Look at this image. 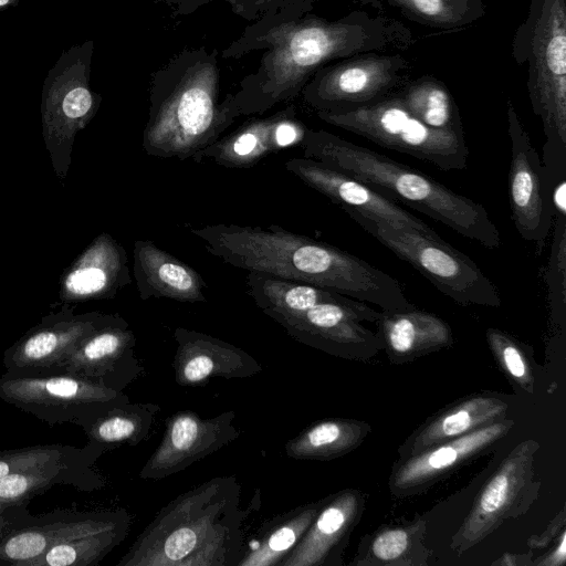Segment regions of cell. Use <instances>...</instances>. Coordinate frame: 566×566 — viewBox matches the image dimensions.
Masks as SVG:
<instances>
[{"label":"cell","mask_w":566,"mask_h":566,"mask_svg":"<svg viewBox=\"0 0 566 566\" xmlns=\"http://www.w3.org/2000/svg\"><path fill=\"white\" fill-rule=\"evenodd\" d=\"M87 448L78 450L70 446H34L0 451V479L32 468L83 459Z\"/></svg>","instance_id":"obj_37"},{"label":"cell","mask_w":566,"mask_h":566,"mask_svg":"<svg viewBox=\"0 0 566 566\" xmlns=\"http://www.w3.org/2000/svg\"><path fill=\"white\" fill-rule=\"evenodd\" d=\"M25 504L27 503L14 505L3 513H0V539L11 531L29 524L27 523L29 521L27 520L28 512L24 507Z\"/></svg>","instance_id":"obj_42"},{"label":"cell","mask_w":566,"mask_h":566,"mask_svg":"<svg viewBox=\"0 0 566 566\" xmlns=\"http://www.w3.org/2000/svg\"><path fill=\"white\" fill-rule=\"evenodd\" d=\"M177 350L172 367L180 386H197L213 377L247 378L262 371L261 365L247 352L211 335L177 327Z\"/></svg>","instance_id":"obj_22"},{"label":"cell","mask_w":566,"mask_h":566,"mask_svg":"<svg viewBox=\"0 0 566 566\" xmlns=\"http://www.w3.org/2000/svg\"><path fill=\"white\" fill-rule=\"evenodd\" d=\"M14 505H19V504H6V503L0 502V513H3L4 511L13 507Z\"/></svg>","instance_id":"obj_45"},{"label":"cell","mask_w":566,"mask_h":566,"mask_svg":"<svg viewBox=\"0 0 566 566\" xmlns=\"http://www.w3.org/2000/svg\"><path fill=\"white\" fill-rule=\"evenodd\" d=\"M92 40L64 51L49 71L42 88L41 115L45 148L53 169L64 180L76 134L96 115L102 96L90 87Z\"/></svg>","instance_id":"obj_9"},{"label":"cell","mask_w":566,"mask_h":566,"mask_svg":"<svg viewBox=\"0 0 566 566\" xmlns=\"http://www.w3.org/2000/svg\"><path fill=\"white\" fill-rule=\"evenodd\" d=\"M427 521L386 524L364 536L352 566H427L430 551L424 545Z\"/></svg>","instance_id":"obj_27"},{"label":"cell","mask_w":566,"mask_h":566,"mask_svg":"<svg viewBox=\"0 0 566 566\" xmlns=\"http://www.w3.org/2000/svg\"><path fill=\"white\" fill-rule=\"evenodd\" d=\"M124 525L62 542L39 557L22 562L18 566L96 565L122 541L126 532Z\"/></svg>","instance_id":"obj_34"},{"label":"cell","mask_w":566,"mask_h":566,"mask_svg":"<svg viewBox=\"0 0 566 566\" xmlns=\"http://www.w3.org/2000/svg\"><path fill=\"white\" fill-rule=\"evenodd\" d=\"M117 314L90 312L74 314L65 304L44 316L4 352L7 371H49L56 368L70 352L94 331L119 321Z\"/></svg>","instance_id":"obj_16"},{"label":"cell","mask_w":566,"mask_h":566,"mask_svg":"<svg viewBox=\"0 0 566 566\" xmlns=\"http://www.w3.org/2000/svg\"><path fill=\"white\" fill-rule=\"evenodd\" d=\"M380 314L381 311L364 302L339 294L335 298L270 317L305 345L346 359L368 360L384 346L378 333L361 323H376Z\"/></svg>","instance_id":"obj_12"},{"label":"cell","mask_w":566,"mask_h":566,"mask_svg":"<svg viewBox=\"0 0 566 566\" xmlns=\"http://www.w3.org/2000/svg\"><path fill=\"white\" fill-rule=\"evenodd\" d=\"M510 403L502 396L482 391L462 397L429 417L398 448V458L469 434L506 418Z\"/></svg>","instance_id":"obj_23"},{"label":"cell","mask_w":566,"mask_h":566,"mask_svg":"<svg viewBox=\"0 0 566 566\" xmlns=\"http://www.w3.org/2000/svg\"><path fill=\"white\" fill-rule=\"evenodd\" d=\"M115 513H53L52 520L29 523L0 539V564L18 566L62 542L126 524Z\"/></svg>","instance_id":"obj_24"},{"label":"cell","mask_w":566,"mask_h":566,"mask_svg":"<svg viewBox=\"0 0 566 566\" xmlns=\"http://www.w3.org/2000/svg\"><path fill=\"white\" fill-rule=\"evenodd\" d=\"M371 431V426L350 418H329L313 422L290 439L285 453L297 460L331 461L357 449Z\"/></svg>","instance_id":"obj_29"},{"label":"cell","mask_w":566,"mask_h":566,"mask_svg":"<svg viewBox=\"0 0 566 566\" xmlns=\"http://www.w3.org/2000/svg\"><path fill=\"white\" fill-rule=\"evenodd\" d=\"M566 512L565 506L549 521L547 527L538 535H533L527 539V546L531 551L545 549L549 547L558 535L565 530Z\"/></svg>","instance_id":"obj_40"},{"label":"cell","mask_w":566,"mask_h":566,"mask_svg":"<svg viewBox=\"0 0 566 566\" xmlns=\"http://www.w3.org/2000/svg\"><path fill=\"white\" fill-rule=\"evenodd\" d=\"M307 126L297 118L294 105L264 118H253L232 133L196 153L191 159H210L227 168H250L261 159L302 145Z\"/></svg>","instance_id":"obj_19"},{"label":"cell","mask_w":566,"mask_h":566,"mask_svg":"<svg viewBox=\"0 0 566 566\" xmlns=\"http://www.w3.org/2000/svg\"><path fill=\"white\" fill-rule=\"evenodd\" d=\"M410 72L398 52H369L318 69L301 95L315 112H331L371 104L395 92Z\"/></svg>","instance_id":"obj_13"},{"label":"cell","mask_w":566,"mask_h":566,"mask_svg":"<svg viewBox=\"0 0 566 566\" xmlns=\"http://www.w3.org/2000/svg\"><path fill=\"white\" fill-rule=\"evenodd\" d=\"M234 411L201 418L193 411H179L166 420L160 444L139 472L145 480H161L185 470L196 461L234 441L239 431Z\"/></svg>","instance_id":"obj_17"},{"label":"cell","mask_w":566,"mask_h":566,"mask_svg":"<svg viewBox=\"0 0 566 566\" xmlns=\"http://www.w3.org/2000/svg\"><path fill=\"white\" fill-rule=\"evenodd\" d=\"M511 55L525 69L544 146L566 148V0H531L514 32Z\"/></svg>","instance_id":"obj_6"},{"label":"cell","mask_w":566,"mask_h":566,"mask_svg":"<svg viewBox=\"0 0 566 566\" xmlns=\"http://www.w3.org/2000/svg\"><path fill=\"white\" fill-rule=\"evenodd\" d=\"M553 224L546 282L552 307L564 310L566 303V214L554 216Z\"/></svg>","instance_id":"obj_38"},{"label":"cell","mask_w":566,"mask_h":566,"mask_svg":"<svg viewBox=\"0 0 566 566\" xmlns=\"http://www.w3.org/2000/svg\"><path fill=\"white\" fill-rule=\"evenodd\" d=\"M157 409L153 405L124 402L105 411L84 431L93 446L137 444L148 433Z\"/></svg>","instance_id":"obj_33"},{"label":"cell","mask_w":566,"mask_h":566,"mask_svg":"<svg viewBox=\"0 0 566 566\" xmlns=\"http://www.w3.org/2000/svg\"><path fill=\"white\" fill-rule=\"evenodd\" d=\"M533 551L525 554H504L491 565L497 566H527L532 565Z\"/></svg>","instance_id":"obj_43"},{"label":"cell","mask_w":566,"mask_h":566,"mask_svg":"<svg viewBox=\"0 0 566 566\" xmlns=\"http://www.w3.org/2000/svg\"><path fill=\"white\" fill-rule=\"evenodd\" d=\"M285 168L342 209H352L396 227L411 228L428 237L441 238L426 222L369 185L323 163L306 157H295L285 163Z\"/></svg>","instance_id":"obj_18"},{"label":"cell","mask_w":566,"mask_h":566,"mask_svg":"<svg viewBox=\"0 0 566 566\" xmlns=\"http://www.w3.org/2000/svg\"><path fill=\"white\" fill-rule=\"evenodd\" d=\"M303 157L347 174L488 249L501 245L486 208L432 177L324 129L307 128Z\"/></svg>","instance_id":"obj_5"},{"label":"cell","mask_w":566,"mask_h":566,"mask_svg":"<svg viewBox=\"0 0 566 566\" xmlns=\"http://www.w3.org/2000/svg\"><path fill=\"white\" fill-rule=\"evenodd\" d=\"M316 115L329 125L428 161L443 171L468 167L470 151L464 134L427 126L407 109L398 92L371 104Z\"/></svg>","instance_id":"obj_7"},{"label":"cell","mask_w":566,"mask_h":566,"mask_svg":"<svg viewBox=\"0 0 566 566\" xmlns=\"http://www.w3.org/2000/svg\"><path fill=\"white\" fill-rule=\"evenodd\" d=\"M539 447L536 440L526 439L501 461L451 537L450 547L453 552L462 554L469 551L504 522L528 512L539 496L541 480L534 467Z\"/></svg>","instance_id":"obj_11"},{"label":"cell","mask_w":566,"mask_h":566,"mask_svg":"<svg viewBox=\"0 0 566 566\" xmlns=\"http://www.w3.org/2000/svg\"><path fill=\"white\" fill-rule=\"evenodd\" d=\"M514 423L513 419L505 418L463 437L397 459L388 481L390 493L396 497H407L426 491L454 470L488 452L509 434Z\"/></svg>","instance_id":"obj_15"},{"label":"cell","mask_w":566,"mask_h":566,"mask_svg":"<svg viewBox=\"0 0 566 566\" xmlns=\"http://www.w3.org/2000/svg\"><path fill=\"white\" fill-rule=\"evenodd\" d=\"M241 486L212 478L165 505L117 566H231L243 554Z\"/></svg>","instance_id":"obj_3"},{"label":"cell","mask_w":566,"mask_h":566,"mask_svg":"<svg viewBox=\"0 0 566 566\" xmlns=\"http://www.w3.org/2000/svg\"><path fill=\"white\" fill-rule=\"evenodd\" d=\"M485 336L494 359L512 384L533 394L535 373L532 348L499 328H488Z\"/></svg>","instance_id":"obj_36"},{"label":"cell","mask_w":566,"mask_h":566,"mask_svg":"<svg viewBox=\"0 0 566 566\" xmlns=\"http://www.w3.org/2000/svg\"><path fill=\"white\" fill-rule=\"evenodd\" d=\"M130 282L126 250L103 232L61 275L59 297L65 304L108 300Z\"/></svg>","instance_id":"obj_21"},{"label":"cell","mask_w":566,"mask_h":566,"mask_svg":"<svg viewBox=\"0 0 566 566\" xmlns=\"http://www.w3.org/2000/svg\"><path fill=\"white\" fill-rule=\"evenodd\" d=\"M86 458L11 473L0 479V502L22 504L57 483L80 479L75 472L83 469Z\"/></svg>","instance_id":"obj_35"},{"label":"cell","mask_w":566,"mask_h":566,"mask_svg":"<svg viewBox=\"0 0 566 566\" xmlns=\"http://www.w3.org/2000/svg\"><path fill=\"white\" fill-rule=\"evenodd\" d=\"M407 109L427 126L463 133L460 111L447 85L431 75H422L398 92Z\"/></svg>","instance_id":"obj_31"},{"label":"cell","mask_w":566,"mask_h":566,"mask_svg":"<svg viewBox=\"0 0 566 566\" xmlns=\"http://www.w3.org/2000/svg\"><path fill=\"white\" fill-rule=\"evenodd\" d=\"M314 0H283L248 24L221 53L240 59L264 51L254 72L232 94L238 116L262 115L301 95L322 66L369 52L403 50L412 42L409 30L395 20L365 10L327 20L311 13Z\"/></svg>","instance_id":"obj_1"},{"label":"cell","mask_w":566,"mask_h":566,"mask_svg":"<svg viewBox=\"0 0 566 566\" xmlns=\"http://www.w3.org/2000/svg\"><path fill=\"white\" fill-rule=\"evenodd\" d=\"M546 553L532 560L533 566H564L566 563V530L546 548Z\"/></svg>","instance_id":"obj_41"},{"label":"cell","mask_w":566,"mask_h":566,"mask_svg":"<svg viewBox=\"0 0 566 566\" xmlns=\"http://www.w3.org/2000/svg\"><path fill=\"white\" fill-rule=\"evenodd\" d=\"M0 399L50 426L73 423L85 430L114 406L127 402L117 389L65 371H6Z\"/></svg>","instance_id":"obj_10"},{"label":"cell","mask_w":566,"mask_h":566,"mask_svg":"<svg viewBox=\"0 0 566 566\" xmlns=\"http://www.w3.org/2000/svg\"><path fill=\"white\" fill-rule=\"evenodd\" d=\"M217 50L186 49L156 70L143 149L153 157L188 159L218 140L238 118L232 94L220 97Z\"/></svg>","instance_id":"obj_4"},{"label":"cell","mask_w":566,"mask_h":566,"mask_svg":"<svg viewBox=\"0 0 566 566\" xmlns=\"http://www.w3.org/2000/svg\"><path fill=\"white\" fill-rule=\"evenodd\" d=\"M511 140L509 201L512 221L524 240L541 251L554 223L551 187L537 154L514 104L506 107Z\"/></svg>","instance_id":"obj_14"},{"label":"cell","mask_w":566,"mask_h":566,"mask_svg":"<svg viewBox=\"0 0 566 566\" xmlns=\"http://www.w3.org/2000/svg\"><path fill=\"white\" fill-rule=\"evenodd\" d=\"M216 1L230 6L232 12L243 20L254 22L283 0H154L171 10L174 17H187Z\"/></svg>","instance_id":"obj_39"},{"label":"cell","mask_w":566,"mask_h":566,"mask_svg":"<svg viewBox=\"0 0 566 566\" xmlns=\"http://www.w3.org/2000/svg\"><path fill=\"white\" fill-rule=\"evenodd\" d=\"M406 19L427 28L458 31L486 13L482 0H382Z\"/></svg>","instance_id":"obj_32"},{"label":"cell","mask_w":566,"mask_h":566,"mask_svg":"<svg viewBox=\"0 0 566 566\" xmlns=\"http://www.w3.org/2000/svg\"><path fill=\"white\" fill-rule=\"evenodd\" d=\"M375 324L388 359L396 365L411 363L454 343L446 321L413 305L402 311H381Z\"/></svg>","instance_id":"obj_26"},{"label":"cell","mask_w":566,"mask_h":566,"mask_svg":"<svg viewBox=\"0 0 566 566\" xmlns=\"http://www.w3.org/2000/svg\"><path fill=\"white\" fill-rule=\"evenodd\" d=\"M327 496L301 505L264 524L243 551L238 566H280L301 541Z\"/></svg>","instance_id":"obj_30"},{"label":"cell","mask_w":566,"mask_h":566,"mask_svg":"<svg viewBox=\"0 0 566 566\" xmlns=\"http://www.w3.org/2000/svg\"><path fill=\"white\" fill-rule=\"evenodd\" d=\"M343 210L458 304L489 307L501 305L496 285L469 256L442 238H431L411 228L396 227L352 209Z\"/></svg>","instance_id":"obj_8"},{"label":"cell","mask_w":566,"mask_h":566,"mask_svg":"<svg viewBox=\"0 0 566 566\" xmlns=\"http://www.w3.org/2000/svg\"><path fill=\"white\" fill-rule=\"evenodd\" d=\"M133 275L142 300L169 298L184 303L207 302L202 276L182 260L150 240H136Z\"/></svg>","instance_id":"obj_25"},{"label":"cell","mask_w":566,"mask_h":566,"mask_svg":"<svg viewBox=\"0 0 566 566\" xmlns=\"http://www.w3.org/2000/svg\"><path fill=\"white\" fill-rule=\"evenodd\" d=\"M366 502L367 494L358 489H344L327 495L301 541L280 566L338 565Z\"/></svg>","instance_id":"obj_20"},{"label":"cell","mask_w":566,"mask_h":566,"mask_svg":"<svg viewBox=\"0 0 566 566\" xmlns=\"http://www.w3.org/2000/svg\"><path fill=\"white\" fill-rule=\"evenodd\" d=\"M19 0H0V10H6L10 7H15Z\"/></svg>","instance_id":"obj_44"},{"label":"cell","mask_w":566,"mask_h":566,"mask_svg":"<svg viewBox=\"0 0 566 566\" xmlns=\"http://www.w3.org/2000/svg\"><path fill=\"white\" fill-rule=\"evenodd\" d=\"M134 344V333L122 317L87 335L53 370L73 374L109 387L108 377L115 373Z\"/></svg>","instance_id":"obj_28"},{"label":"cell","mask_w":566,"mask_h":566,"mask_svg":"<svg viewBox=\"0 0 566 566\" xmlns=\"http://www.w3.org/2000/svg\"><path fill=\"white\" fill-rule=\"evenodd\" d=\"M190 232L222 262L329 290L381 311L410 307L400 282L365 260L280 226L207 224Z\"/></svg>","instance_id":"obj_2"}]
</instances>
